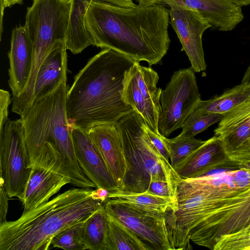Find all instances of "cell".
<instances>
[{"mask_svg": "<svg viewBox=\"0 0 250 250\" xmlns=\"http://www.w3.org/2000/svg\"><path fill=\"white\" fill-rule=\"evenodd\" d=\"M177 208L166 212L176 250L190 241L212 250H247L250 240V171L245 168L208 177L182 179Z\"/></svg>", "mask_w": 250, "mask_h": 250, "instance_id": "cell-1", "label": "cell"}, {"mask_svg": "<svg viewBox=\"0 0 250 250\" xmlns=\"http://www.w3.org/2000/svg\"><path fill=\"white\" fill-rule=\"evenodd\" d=\"M85 21L93 45L150 66L161 62L169 48V10L161 4L123 7L93 0Z\"/></svg>", "mask_w": 250, "mask_h": 250, "instance_id": "cell-2", "label": "cell"}, {"mask_svg": "<svg viewBox=\"0 0 250 250\" xmlns=\"http://www.w3.org/2000/svg\"><path fill=\"white\" fill-rule=\"evenodd\" d=\"M136 61L109 48L92 57L75 76L66 98L68 127L87 130L117 124L133 111L123 98L125 80Z\"/></svg>", "mask_w": 250, "mask_h": 250, "instance_id": "cell-3", "label": "cell"}, {"mask_svg": "<svg viewBox=\"0 0 250 250\" xmlns=\"http://www.w3.org/2000/svg\"><path fill=\"white\" fill-rule=\"evenodd\" d=\"M67 80L52 92L35 101L21 117L30 164L60 174L70 184L82 188H96L77 161L68 125Z\"/></svg>", "mask_w": 250, "mask_h": 250, "instance_id": "cell-4", "label": "cell"}, {"mask_svg": "<svg viewBox=\"0 0 250 250\" xmlns=\"http://www.w3.org/2000/svg\"><path fill=\"white\" fill-rule=\"evenodd\" d=\"M90 188H72L17 220L0 224V250H46L53 237L86 220L104 202L92 197Z\"/></svg>", "mask_w": 250, "mask_h": 250, "instance_id": "cell-5", "label": "cell"}, {"mask_svg": "<svg viewBox=\"0 0 250 250\" xmlns=\"http://www.w3.org/2000/svg\"><path fill=\"white\" fill-rule=\"evenodd\" d=\"M117 125L122 137L126 165L119 190L144 192L151 182L166 181L178 203L177 188L182 179L151 143L142 117L133 110L122 118Z\"/></svg>", "mask_w": 250, "mask_h": 250, "instance_id": "cell-6", "label": "cell"}, {"mask_svg": "<svg viewBox=\"0 0 250 250\" xmlns=\"http://www.w3.org/2000/svg\"><path fill=\"white\" fill-rule=\"evenodd\" d=\"M27 7L25 26L33 47V63L26 84L34 88L40 66L57 42L66 39L69 13L70 0H32Z\"/></svg>", "mask_w": 250, "mask_h": 250, "instance_id": "cell-7", "label": "cell"}, {"mask_svg": "<svg viewBox=\"0 0 250 250\" xmlns=\"http://www.w3.org/2000/svg\"><path fill=\"white\" fill-rule=\"evenodd\" d=\"M0 184L9 198L21 202L32 168L21 120L8 119L0 126Z\"/></svg>", "mask_w": 250, "mask_h": 250, "instance_id": "cell-8", "label": "cell"}, {"mask_svg": "<svg viewBox=\"0 0 250 250\" xmlns=\"http://www.w3.org/2000/svg\"><path fill=\"white\" fill-rule=\"evenodd\" d=\"M201 100L192 68L175 71L169 82L162 90L161 113L158 124L159 133L167 137L182 128Z\"/></svg>", "mask_w": 250, "mask_h": 250, "instance_id": "cell-9", "label": "cell"}, {"mask_svg": "<svg viewBox=\"0 0 250 250\" xmlns=\"http://www.w3.org/2000/svg\"><path fill=\"white\" fill-rule=\"evenodd\" d=\"M107 215L133 232L153 250H174L165 212L145 209L109 198L104 202Z\"/></svg>", "mask_w": 250, "mask_h": 250, "instance_id": "cell-10", "label": "cell"}, {"mask_svg": "<svg viewBox=\"0 0 250 250\" xmlns=\"http://www.w3.org/2000/svg\"><path fill=\"white\" fill-rule=\"evenodd\" d=\"M159 77L150 67L136 62L126 74L123 90L125 103L144 119L154 132L160 134L158 124L161 113L162 89L157 87Z\"/></svg>", "mask_w": 250, "mask_h": 250, "instance_id": "cell-11", "label": "cell"}, {"mask_svg": "<svg viewBox=\"0 0 250 250\" xmlns=\"http://www.w3.org/2000/svg\"><path fill=\"white\" fill-rule=\"evenodd\" d=\"M170 24L187 55L191 67L200 72L206 69L202 36L211 25L196 10L169 5Z\"/></svg>", "mask_w": 250, "mask_h": 250, "instance_id": "cell-12", "label": "cell"}, {"mask_svg": "<svg viewBox=\"0 0 250 250\" xmlns=\"http://www.w3.org/2000/svg\"><path fill=\"white\" fill-rule=\"evenodd\" d=\"M69 128L77 161L86 177L96 188H103L109 192L118 190L116 182L86 131L76 126Z\"/></svg>", "mask_w": 250, "mask_h": 250, "instance_id": "cell-13", "label": "cell"}, {"mask_svg": "<svg viewBox=\"0 0 250 250\" xmlns=\"http://www.w3.org/2000/svg\"><path fill=\"white\" fill-rule=\"evenodd\" d=\"M120 190L126 170L122 137L117 124L94 125L86 130Z\"/></svg>", "mask_w": 250, "mask_h": 250, "instance_id": "cell-14", "label": "cell"}, {"mask_svg": "<svg viewBox=\"0 0 250 250\" xmlns=\"http://www.w3.org/2000/svg\"><path fill=\"white\" fill-rule=\"evenodd\" d=\"M163 3L196 10L219 31H230L244 19L242 6L233 0H163Z\"/></svg>", "mask_w": 250, "mask_h": 250, "instance_id": "cell-15", "label": "cell"}, {"mask_svg": "<svg viewBox=\"0 0 250 250\" xmlns=\"http://www.w3.org/2000/svg\"><path fill=\"white\" fill-rule=\"evenodd\" d=\"M8 58V84L12 98H16L21 94L27 84L33 63V44L25 25L13 29Z\"/></svg>", "mask_w": 250, "mask_h": 250, "instance_id": "cell-16", "label": "cell"}, {"mask_svg": "<svg viewBox=\"0 0 250 250\" xmlns=\"http://www.w3.org/2000/svg\"><path fill=\"white\" fill-rule=\"evenodd\" d=\"M229 160L222 141L214 136L182 160L175 170L182 179L198 178Z\"/></svg>", "mask_w": 250, "mask_h": 250, "instance_id": "cell-17", "label": "cell"}, {"mask_svg": "<svg viewBox=\"0 0 250 250\" xmlns=\"http://www.w3.org/2000/svg\"><path fill=\"white\" fill-rule=\"evenodd\" d=\"M67 48L65 41L56 42L38 70L33 95V103L54 90L67 80Z\"/></svg>", "mask_w": 250, "mask_h": 250, "instance_id": "cell-18", "label": "cell"}, {"mask_svg": "<svg viewBox=\"0 0 250 250\" xmlns=\"http://www.w3.org/2000/svg\"><path fill=\"white\" fill-rule=\"evenodd\" d=\"M68 184H70L69 179L60 174L38 167H32L21 201L23 212L48 202Z\"/></svg>", "mask_w": 250, "mask_h": 250, "instance_id": "cell-19", "label": "cell"}, {"mask_svg": "<svg viewBox=\"0 0 250 250\" xmlns=\"http://www.w3.org/2000/svg\"><path fill=\"white\" fill-rule=\"evenodd\" d=\"M228 154L250 137V98L225 113L214 130Z\"/></svg>", "mask_w": 250, "mask_h": 250, "instance_id": "cell-20", "label": "cell"}, {"mask_svg": "<svg viewBox=\"0 0 250 250\" xmlns=\"http://www.w3.org/2000/svg\"><path fill=\"white\" fill-rule=\"evenodd\" d=\"M93 0H70V10L65 39L67 49L73 54L81 53L93 45L92 37L85 25L86 10Z\"/></svg>", "mask_w": 250, "mask_h": 250, "instance_id": "cell-21", "label": "cell"}, {"mask_svg": "<svg viewBox=\"0 0 250 250\" xmlns=\"http://www.w3.org/2000/svg\"><path fill=\"white\" fill-rule=\"evenodd\" d=\"M250 98V82L241 83L220 96L201 100L197 107L205 112L225 114Z\"/></svg>", "mask_w": 250, "mask_h": 250, "instance_id": "cell-22", "label": "cell"}, {"mask_svg": "<svg viewBox=\"0 0 250 250\" xmlns=\"http://www.w3.org/2000/svg\"><path fill=\"white\" fill-rule=\"evenodd\" d=\"M108 217L104 250H153L133 232L120 222Z\"/></svg>", "mask_w": 250, "mask_h": 250, "instance_id": "cell-23", "label": "cell"}, {"mask_svg": "<svg viewBox=\"0 0 250 250\" xmlns=\"http://www.w3.org/2000/svg\"><path fill=\"white\" fill-rule=\"evenodd\" d=\"M108 220L104 206L85 221L83 242L87 250H104Z\"/></svg>", "mask_w": 250, "mask_h": 250, "instance_id": "cell-24", "label": "cell"}, {"mask_svg": "<svg viewBox=\"0 0 250 250\" xmlns=\"http://www.w3.org/2000/svg\"><path fill=\"white\" fill-rule=\"evenodd\" d=\"M109 198H116L145 209L163 212L168 209L175 211L177 208V205L171 199L156 196L147 191L138 193L118 190L109 192Z\"/></svg>", "mask_w": 250, "mask_h": 250, "instance_id": "cell-25", "label": "cell"}, {"mask_svg": "<svg viewBox=\"0 0 250 250\" xmlns=\"http://www.w3.org/2000/svg\"><path fill=\"white\" fill-rule=\"evenodd\" d=\"M224 115L205 112L196 106L186 120L178 136L193 138L211 125L219 122Z\"/></svg>", "mask_w": 250, "mask_h": 250, "instance_id": "cell-26", "label": "cell"}, {"mask_svg": "<svg viewBox=\"0 0 250 250\" xmlns=\"http://www.w3.org/2000/svg\"><path fill=\"white\" fill-rule=\"evenodd\" d=\"M162 139L168 150L170 164L174 169L182 160L206 141L194 137L188 138L179 136L172 139H168L162 135Z\"/></svg>", "mask_w": 250, "mask_h": 250, "instance_id": "cell-27", "label": "cell"}, {"mask_svg": "<svg viewBox=\"0 0 250 250\" xmlns=\"http://www.w3.org/2000/svg\"><path fill=\"white\" fill-rule=\"evenodd\" d=\"M85 221L73 225L56 235L51 242L53 247L65 250H87L83 242Z\"/></svg>", "mask_w": 250, "mask_h": 250, "instance_id": "cell-28", "label": "cell"}, {"mask_svg": "<svg viewBox=\"0 0 250 250\" xmlns=\"http://www.w3.org/2000/svg\"><path fill=\"white\" fill-rule=\"evenodd\" d=\"M228 157L239 166L250 162V137L229 153Z\"/></svg>", "mask_w": 250, "mask_h": 250, "instance_id": "cell-29", "label": "cell"}, {"mask_svg": "<svg viewBox=\"0 0 250 250\" xmlns=\"http://www.w3.org/2000/svg\"><path fill=\"white\" fill-rule=\"evenodd\" d=\"M146 191L160 197L170 198L178 206V203L175 201L167 182L162 181L151 182Z\"/></svg>", "mask_w": 250, "mask_h": 250, "instance_id": "cell-30", "label": "cell"}, {"mask_svg": "<svg viewBox=\"0 0 250 250\" xmlns=\"http://www.w3.org/2000/svg\"><path fill=\"white\" fill-rule=\"evenodd\" d=\"M146 130L151 143L155 148L165 159L169 161V153L162 139V135L154 132L147 125L146 126Z\"/></svg>", "mask_w": 250, "mask_h": 250, "instance_id": "cell-31", "label": "cell"}, {"mask_svg": "<svg viewBox=\"0 0 250 250\" xmlns=\"http://www.w3.org/2000/svg\"><path fill=\"white\" fill-rule=\"evenodd\" d=\"M12 99L9 92L6 90H0V126H2L8 119V107Z\"/></svg>", "mask_w": 250, "mask_h": 250, "instance_id": "cell-32", "label": "cell"}, {"mask_svg": "<svg viewBox=\"0 0 250 250\" xmlns=\"http://www.w3.org/2000/svg\"><path fill=\"white\" fill-rule=\"evenodd\" d=\"M8 196L2 184H0V224L6 222L8 208Z\"/></svg>", "mask_w": 250, "mask_h": 250, "instance_id": "cell-33", "label": "cell"}, {"mask_svg": "<svg viewBox=\"0 0 250 250\" xmlns=\"http://www.w3.org/2000/svg\"><path fill=\"white\" fill-rule=\"evenodd\" d=\"M112 5L123 7H130L135 6L133 0H98Z\"/></svg>", "mask_w": 250, "mask_h": 250, "instance_id": "cell-34", "label": "cell"}, {"mask_svg": "<svg viewBox=\"0 0 250 250\" xmlns=\"http://www.w3.org/2000/svg\"><path fill=\"white\" fill-rule=\"evenodd\" d=\"M109 193V192L105 189L96 188V189L93 190L92 195L94 198L104 202L108 199Z\"/></svg>", "mask_w": 250, "mask_h": 250, "instance_id": "cell-35", "label": "cell"}, {"mask_svg": "<svg viewBox=\"0 0 250 250\" xmlns=\"http://www.w3.org/2000/svg\"><path fill=\"white\" fill-rule=\"evenodd\" d=\"M138 4L143 6H148L156 4H161L163 0H136Z\"/></svg>", "mask_w": 250, "mask_h": 250, "instance_id": "cell-36", "label": "cell"}, {"mask_svg": "<svg viewBox=\"0 0 250 250\" xmlns=\"http://www.w3.org/2000/svg\"><path fill=\"white\" fill-rule=\"evenodd\" d=\"M5 7H10L15 4H21L23 3V0H4Z\"/></svg>", "mask_w": 250, "mask_h": 250, "instance_id": "cell-37", "label": "cell"}, {"mask_svg": "<svg viewBox=\"0 0 250 250\" xmlns=\"http://www.w3.org/2000/svg\"><path fill=\"white\" fill-rule=\"evenodd\" d=\"M250 82V65L245 73L242 80V83Z\"/></svg>", "mask_w": 250, "mask_h": 250, "instance_id": "cell-38", "label": "cell"}, {"mask_svg": "<svg viewBox=\"0 0 250 250\" xmlns=\"http://www.w3.org/2000/svg\"><path fill=\"white\" fill-rule=\"evenodd\" d=\"M235 1L237 4L240 5L241 6H247L250 5V0H233Z\"/></svg>", "mask_w": 250, "mask_h": 250, "instance_id": "cell-39", "label": "cell"}, {"mask_svg": "<svg viewBox=\"0 0 250 250\" xmlns=\"http://www.w3.org/2000/svg\"><path fill=\"white\" fill-rule=\"evenodd\" d=\"M248 250H250V247L248 248Z\"/></svg>", "mask_w": 250, "mask_h": 250, "instance_id": "cell-40", "label": "cell"}, {"mask_svg": "<svg viewBox=\"0 0 250 250\" xmlns=\"http://www.w3.org/2000/svg\"><path fill=\"white\" fill-rule=\"evenodd\" d=\"M249 247H250V246H249ZM249 247H248V248H249ZM247 250H248V249H247Z\"/></svg>", "mask_w": 250, "mask_h": 250, "instance_id": "cell-41", "label": "cell"}]
</instances>
